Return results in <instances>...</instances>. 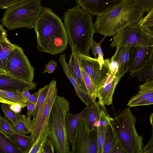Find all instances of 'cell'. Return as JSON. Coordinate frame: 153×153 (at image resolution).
<instances>
[{
    "mask_svg": "<svg viewBox=\"0 0 153 153\" xmlns=\"http://www.w3.org/2000/svg\"><path fill=\"white\" fill-rule=\"evenodd\" d=\"M34 28L39 51L55 55L67 48L68 39L64 24L51 9L42 7Z\"/></svg>",
    "mask_w": 153,
    "mask_h": 153,
    "instance_id": "6da1fadb",
    "label": "cell"
},
{
    "mask_svg": "<svg viewBox=\"0 0 153 153\" xmlns=\"http://www.w3.org/2000/svg\"><path fill=\"white\" fill-rule=\"evenodd\" d=\"M144 13L133 0H122L104 13L97 16L94 33L113 36L127 26L138 23Z\"/></svg>",
    "mask_w": 153,
    "mask_h": 153,
    "instance_id": "7a4b0ae2",
    "label": "cell"
},
{
    "mask_svg": "<svg viewBox=\"0 0 153 153\" xmlns=\"http://www.w3.org/2000/svg\"><path fill=\"white\" fill-rule=\"evenodd\" d=\"M63 23L72 52L87 56L94 33L92 16L77 6L64 14Z\"/></svg>",
    "mask_w": 153,
    "mask_h": 153,
    "instance_id": "3957f363",
    "label": "cell"
},
{
    "mask_svg": "<svg viewBox=\"0 0 153 153\" xmlns=\"http://www.w3.org/2000/svg\"><path fill=\"white\" fill-rule=\"evenodd\" d=\"M69 103L63 97L57 95L52 107L48 126V138L56 153H71L65 124Z\"/></svg>",
    "mask_w": 153,
    "mask_h": 153,
    "instance_id": "277c9868",
    "label": "cell"
},
{
    "mask_svg": "<svg viewBox=\"0 0 153 153\" xmlns=\"http://www.w3.org/2000/svg\"><path fill=\"white\" fill-rule=\"evenodd\" d=\"M110 121L117 141L126 153H140L143 148V137L137 132L136 119L130 108H125Z\"/></svg>",
    "mask_w": 153,
    "mask_h": 153,
    "instance_id": "5b68a950",
    "label": "cell"
},
{
    "mask_svg": "<svg viewBox=\"0 0 153 153\" xmlns=\"http://www.w3.org/2000/svg\"><path fill=\"white\" fill-rule=\"evenodd\" d=\"M41 0H24L6 9L1 20L3 26L9 30L25 27L31 29L42 6Z\"/></svg>",
    "mask_w": 153,
    "mask_h": 153,
    "instance_id": "8992f818",
    "label": "cell"
},
{
    "mask_svg": "<svg viewBox=\"0 0 153 153\" xmlns=\"http://www.w3.org/2000/svg\"><path fill=\"white\" fill-rule=\"evenodd\" d=\"M34 69L23 49L16 45L7 59L4 75L32 82Z\"/></svg>",
    "mask_w": 153,
    "mask_h": 153,
    "instance_id": "52a82bcc",
    "label": "cell"
},
{
    "mask_svg": "<svg viewBox=\"0 0 153 153\" xmlns=\"http://www.w3.org/2000/svg\"><path fill=\"white\" fill-rule=\"evenodd\" d=\"M110 46L113 48L118 45L132 48L153 47V36L141 28L137 23L128 25L113 36Z\"/></svg>",
    "mask_w": 153,
    "mask_h": 153,
    "instance_id": "ba28073f",
    "label": "cell"
},
{
    "mask_svg": "<svg viewBox=\"0 0 153 153\" xmlns=\"http://www.w3.org/2000/svg\"><path fill=\"white\" fill-rule=\"evenodd\" d=\"M110 61L109 59H104L100 69L99 84L97 93V97L99 99L97 101L107 115L109 114L105 105H109L112 103L115 88L120 79L116 76L111 71L109 67Z\"/></svg>",
    "mask_w": 153,
    "mask_h": 153,
    "instance_id": "9c48e42d",
    "label": "cell"
},
{
    "mask_svg": "<svg viewBox=\"0 0 153 153\" xmlns=\"http://www.w3.org/2000/svg\"><path fill=\"white\" fill-rule=\"evenodd\" d=\"M50 84V87L46 97L39 108L36 118L32 120L30 135L33 144L38 140L41 133L48 128L51 111L57 95L56 81L52 80Z\"/></svg>",
    "mask_w": 153,
    "mask_h": 153,
    "instance_id": "30bf717a",
    "label": "cell"
},
{
    "mask_svg": "<svg viewBox=\"0 0 153 153\" xmlns=\"http://www.w3.org/2000/svg\"><path fill=\"white\" fill-rule=\"evenodd\" d=\"M97 128L90 132L85 118L80 120L75 128L71 144V153H97Z\"/></svg>",
    "mask_w": 153,
    "mask_h": 153,
    "instance_id": "8fae6325",
    "label": "cell"
},
{
    "mask_svg": "<svg viewBox=\"0 0 153 153\" xmlns=\"http://www.w3.org/2000/svg\"><path fill=\"white\" fill-rule=\"evenodd\" d=\"M153 58V47L132 48L127 72H133L142 68Z\"/></svg>",
    "mask_w": 153,
    "mask_h": 153,
    "instance_id": "7c38bea8",
    "label": "cell"
},
{
    "mask_svg": "<svg viewBox=\"0 0 153 153\" xmlns=\"http://www.w3.org/2000/svg\"><path fill=\"white\" fill-rule=\"evenodd\" d=\"M120 0H76L77 6L81 7L92 16L100 15L107 12Z\"/></svg>",
    "mask_w": 153,
    "mask_h": 153,
    "instance_id": "4fadbf2b",
    "label": "cell"
},
{
    "mask_svg": "<svg viewBox=\"0 0 153 153\" xmlns=\"http://www.w3.org/2000/svg\"><path fill=\"white\" fill-rule=\"evenodd\" d=\"M76 54L80 67L84 70L91 79L97 94L99 84V75L100 69L97 58H94L79 54Z\"/></svg>",
    "mask_w": 153,
    "mask_h": 153,
    "instance_id": "5bb4252c",
    "label": "cell"
},
{
    "mask_svg": "<svg viewBox=\"0 0 153 153\" xmlns=\"http://www.w3.org/2000/svg\"><path fill=\"white\" fill-rule=\"evenodd\" d=\"M37 84L29 82L7 76L0 75V89L12 91L22 92L26 89H35Z\"/></svg>",
    "mask_w": 153,
    "mask_h": 153,
    "instance_id": "9a60e30c",
    "label": "cell"
},
{
    "mask_svg": "<svg viewBox=\"0 0 153 153\" xmlns=\"http://www.w3.org/2000/svg\"><path fill=\"white\" fill-rule=\"evenodd\" d=\"M116 48L115 53L111 58L118 63V71L115 76L120 79L128 70L132 48L125 45H118Z\"/></svg>",
    "mask_w": 153,
    "mask_h": 153,
    "instance_id": "2e32d148",
    "label": "cell"
},
{
    "mask_svg": "<svg viewBox=\"0 0 153 153\" xmlns=\"http://www.w3.org/2000/svg\"><path fill=\"white\" fill-rule=\"evenodd\" d=\"M91 108V106H87L79 113L73 114L69 111L66 114L65 124L68 140L70 144L72 142L74 137L75 128L79 120L86 117Z\"/></svg>",
    "mask_w": 153,
    "mask_h": 153,
    "instance_id": "e0dca14e",
    "label": "cell"
},
{
    "mask_svg": "<svg viewBox=\"0 0 153 153\" xmlns=\"http://www.w3.org/2000/svg\"><path fill=\"white\" fill-rule=\"evenodd\" d=\"M64 54H61L58 60L63 68V71L68 79L74 86L76 94L80 100L87 106H91L94 102L90 97L88 93L82 90L79 86L76 81L69 73L67 67V63Z\"/></svg>",
    "mask_w": 153,
    "mask_h": 153,
    "instance_id": "ac0fdd59",
    "label": "cell"
},
{
    "mask_svg": "<svg viewBox=\"0 0 153 153\" xmlns=\"http://www.w3.org/2000/svg\"><path fill=\"white\" fill-rule=\"evenodd\" d=\"M70 59L67 63L68 71L76 81L79 87L84 91L88 93L82 78L80 66L76 54L72 52Z\"/></svg>",
    "mask_w": 153,
    "mask_h": 153,
    "instance_id": "d6986e66",
    "label": "cell"
},
{
    "mask_svg": "<svg viewBox=\"0 0 153 153\" xmlns=\"http://www.w3.org/2000/svg\"><path fill=\"white\" fill-rule=\"evenodd\" d=\"M0 102L9 105L19 104L23 108L27 106V101L24 97L22 92L0 89Z\"/></svg>",
    "mask_w": 153,
    "mask_h": 153,
    "instance_id": "ffe728a7",
    "label": "cell"
},
{
    "mask_svg": "<svg viewBox=\"0 0 153 153\" xmlns=\"http://www.w3.org/2000/svg\"><path fill=\"white\" fill-rule=\"evenodd\" d=\"M153 97V80L145 82L139 87L138 91L129 101L127 105L134 107L137 102Z\"/></svg>",
    "mask_w": 153,
    "mask_h": 153,
    "instance_id": "44dd1931",
    "label": "cell"
},
{
    "mask_svg": "<svg viewBox=\"0 0 153 153\" xmlns=\"http://www.w3.org/2000/svg\"><path fill=\"white\" fill-rule=\"evenodd\" d=\"M111 118L101 109L97 127V153H102L106 127Z\"/></svg>",
    "mask_w": 153,
    "mask_h": 153,
    "instance_id": "7402d4cb",
    "label": "cell"
},
{
    "mask_svg": "<svg viewBox=\"0 0 153 153\" xmlns=\"http://www.w3.org/2000/svg\"><path fill=\"white\" fill-rule=\"evenodd\" d=\"M15 45L7 37L0 39V75H5L7 59Z\"/></svg>",
    "mask_w": 153,
    "mask_h": 153,
    "instance_id": "603a6c76",
    "label": "cell"
},
{
    "mask_svg": "<svg viewBox=\"0 0 153 153\" xmlns=\"http://www.w3.org/2000/svg\"><path fill=\"white\" fill-rule=\"evenodd\" d=\"M101 109L98 102H94L91 106V109L85 118L87 128L90 132L97 128Z\"/></svg>",
    "mask_w": 153,
    "mask_h": 153,
    "instance_id": "cb8c5ba5",
    "label": "cell"
},
{
    "mask_svg": "<svg viewBox=\"0 0 153 153\" xmlns=\"http://www.w3.org/2000/svg\"><path fill=\"white\" fill-rule=\"evenodd\" d=\"M9 136L24 153H28L33 145L32 139L30 135L27 136L15 133Z\"/></svg>",
    "mask_w": 153,
    "mask_h": 153,
    "instance_id": "d4e9b609",
    "label": "cell"
},
{
    "mask_svg": "<svg viewBox=\"0 0 153 153\" xmlns=\"http://www.w3.org/2000/svg\"><path fill=\"white\" fill-rule=\"evenodd\" d=\"M117 141L110 120L106 127L102 153H114Z\"/></svg>",
    "mask_w": 153,
    "mask_h": 153,
    "instance_id": "484cf974",
    "label": "cell"
},
{
    "mask_svg": "<svg viewBox=\"0 0 153 153\" xmlns=\"http://www.w3.org/2000/svg\"><path fill=\"white\" fill-rule=\"evenodd\" d=\"M0 153H24L8 135L0 130Z\"/></svg>",
    "mask_w": 153,
    "mask_h": 153,
    "instance_id": "4316f807",
    "label": "cell"
},
{
    "mask_svg": "<svg viewBox=\"0 0 153 153\" xmlns=\"http://www.w3.org/2000/svg\"><path fill=\"white\" fill-rule=\"evenodd\" d=\"M130 75L136 77L140 82L153 80V58L142 68L131 72Z\"/></svg>",
    "mask_w": 153,
    "mask_h": 153,
    "instance_id": "83f0119b",
    "label": "cell"
},
{
    "mask_svg": "<svg viewBox=\"0 0 153 153\" xmlns=\"http://www.w3.org/2000/svg\"><path fill=\"white\" fill-rule=\"evenodd\" d=\"M12 127L13 130L16 133L24 135L30 134L32 120L26 114H21L20 118L16 124H13Z\"/></svg>",
    "mask_w": 153,
    "mask_h": 153,
    "instance_id": "f1b7e54d",
    "label": "cell"
},
{
    "mask_svg": "<svg viewBox=\"0 0 153 153\" xmlns=\"http://www.w3.org/2000/svg\"><path fill=\"white\" fill-rule=\"evenodd\" d=\"M83 80L88 93L94 102L97 97L96 91L94 83L88 75L84 70L80 68Z\"/></svg>",
    "mask_w": 153,
    "mask_h": 153,
    "instance_id": "f546056e",
    "label": "cell"
},
{
    "mask_svg": "<svg viewBox=\"0 0 153 153\" xmlns=\"http://www.w3.org/2000/svg\"><path fill=\"white\" fill-rule=\"evenodd\" d=\"M139 26L149 34L153 36V8L137 23Z\"/></svg>",
    "mask_w": 153,
    "mask_h": 153,
    "instance_id": "4dcf8cb0",
    "label": "cell"
},
{
    "mask_svg": "<svg viewBox=\"0 0 153 153\" xmlns=\"http://www.w3.org/2000/svg\"><path fill=\"white\" fill-rule=\"evenodd\" d=\"M50 87L49 84L45 85L38 90V97L36 103L33 119L36 118L39 108L44 102L48 94Z\"/></svg>",
    "mask_w": 153,
    "mask_h": 153,
    "instance_id": "1f68e13d",
    "label": "cell"
},
{
    "mask_svg": "<svg viewBox=\"0 0 153 153\" xmlns=\"http://www.w3.org/2000/svg\"><path fill=\"white\" fill-rule=\"evenodd\" d=\"M106 37L104 36L99 43L96 42L93 39L90 45V48L91 49L93 54L96 58H97V55H98L97 59L100 65V69L104 62L103 53L101 47V45Z\"/></svg>",
    "mask_w": 153,
    "mask_h": 153,
    "instance_id": "d6a6232c",
    "label": "cell"
},
{
    "mask_svg": "<svg viewBox=\"0 0 153 153\" xmlns=\"http://www.w3.org/2000/svg\"><path fill=\"white\" fill-rule=\"evenodd\" d=\"M48 129L43 131L38 140L33 144V146L28 153H39L43 148L48 137Z\"/></svg>",
    "mask_w": 153,
    "mask_h": 153,
    "instance_id": "836d02e7",
    "label": "cell"
},
{
    "mask_svg": "<svg viewBox=\"0 0 153 153\" xmlns=\"http://www.w3.org/2000/svg\"><path fill=\"white\" fill-rule=\"evenodd\" d=\"M1 107L5 118L11 122L13 125H16L20 118L21 114L16 113L12 111L8 105L2 104Z\"/></svg>",
    "mask_w": 153,
    "mask_h": 153,
    "instance_id": "e575fe53",
    "label": "cell"
},
{
    "mask_svg": "<svg viewBox=\"0 0 153 153\" xmlns=\"http://www.w3.org/2000/svg\"><path fill=\"white\" fill-rule=\"evenodd\" d=\"M13 124L5 118L3 117L0 120V130L8 136L16 133L13 128Z\"/></svg>",
    "mask_w": 153,
    "mask_h": 153,
    "instance_id": "d590c367",
    "label": "cell"
},
{
    "mask_svg": "<svg viewBox=\"0 0 153 153\" xmlns=\"http://www.w3.org/2000/svg\"><path fill=\"white\" fill-rule=\"evenodd\" d=\"M142 8L144 13L153 8V0H133Z\"/></svg>",
    "mask_w": 153,
    "mask_h": 153,
    "instance_id": "8d00e7d4",
    "label": "cell"
},
{
    "mask_svg": "<svg viewBox=\"0 0 153 153\" xmlns=\"http://www.w3.org/2000/svg\"><path fill=\"white\" fill-rule=\"evenodd\" d=\"M24 0H0V9H7Z\"/></svg>",
    "mask_w": 153,
    "mask_h": 153,
    "instance_id": "74e56055",
    "label": "cell"
},
{
    "mask_svg": "<svg viewBox=\"0 0 153 153\" xmlns=\"http://www.w3.org/2000/svg\"><path fill=\"white\" fill-rule=\"evenodd\" d=\"M140 153H153V133L152 131L151 137L147 144L143 148Z\"/></svg>",
    "mask_w": 153,
    "mask_h": 153,
    "instance_id": "f35d334b",
    "label": "cell"
},
{
    "mask_svg": "<svg viewBox=\"0 0 153 153\" xmlns=\"http://www.w3.org/2000/svg\"><path fill=\"white\" fill-rule=\"evenodd\" d=\"M57 66V63L52 59H51L46 64L45 66V70L42 73H47L48 74H52L56 70Z\"/></svg>",
    "mask_w": 153,
    "mask_h": 153,
    "instance_id": "ab89813d",
    "label": "cell"
},
{
    "mask_svg": "<svg viewBox=\"0 0 153 153\" xmlns=\"http://www.w3.org/2000/svg\"><path fill=\"white\" fill-rule=\"evenodd\" d=\"M43 153H56L52 143L48 137L43 148Z\"/></svg>",
    "mask_w": 153,
    "mask_h": 153,
    "instance_id": "60d3db41",
    "label": "cell"
},
{
    "mask_svg": "<svg viewBox=\"0 0 153 153\" xmlns=\"http://www.w3.org/2000/svg\"><path fill=\"white\" fill-rule=\"evenodd\" d=\"M109 67L113 74L115 76L118 71L119 64L116 61L112 58L110 59Z\"/></svg>",
    "mask_w": 153,
    "mask_h": 153,
    "instance_id": "b9f144b4",
    "label": "cell"
},
{
    "mask_svg": "<svg viewBox=\"0 0 153 153\" xmlns=\"http://www.w3.org/2000/svg\"><path fill=\"white\" fill-rule=\"evenodd\" d=\"M36 103L27 101V106L28 109L27 117L30 119L33 115Z\"/></svg>",
    "mask_w": 153,
    "mask_h": 153,
    "instance_id": "7bdbcfd3",
    "label": "cell"
},
{
    "mask_svg": "<svg viewBox=\"0 0 153 153\" xmlns=\"http://www.w3.org/2000/svg\"><path fill=\"white\" fill-rule=\"evenodd\" d=\"M153 104V97L141 101L137 103L134 107L142 105H147Z\"/></svg>",
    "mask_w": 153,
    "mask_h": 153,
    "instance_id": "ee69618b",
    "label": "cell"
},
{
    "mask_svg": "<svg viewBox=\"0 0 153 153\" xmlns=\"http://www.w3.org/2000/svg\"><path fill=\"white\" fill-rule=\"evenodd\" d=\"M10 108L13 111L19 114L22 108V106L19 104H15L9 105Z\"/></svg>",
    "mask_w": 153,
    "mask_h": 153,
    "instance_id": "f6af8a7d",
    "label": "cell"
},
{
    "mask_svg": "<svg viewBox=\"0 0 153 153\" xmlns=\"http://www.w3.org/2000/svg\"><path fill=\"white\" fill-rule=\"evenodd\" d=\"M38 97V92H36L33 94H30L27 101L34 103H36Z\"/></svg>",
    "mask_w": 153,
    "mask_h": 153,
    "instance_id": "bcb514c9",
    "label": "cell"
},
{
    "mask_svg": "<svg viewBox=\"0 0 153 153\" xmlns=\"http://www.w3.org/2000/svg\"><path fill=\"white\" fill-rule=\"evenodd\" d=\"M114 153H126L117 141L115 145Z\"/></svg>",
    "mask_w": 153,
    "mask_h": 153,
    "instance_id": "7dc6e473",
    "label": "cell"
},
{
    "mask_svg": "<svg viewBox=\"0 0 153 153\" xmlns=\"http://www.w3.org/2000/svg\"><path fill=\"white\" fill-rule=\"evenodd\" d=\"M7 31L3 27V26L0 24V39L7 37Z\"/></svg>",
    "mask_w": 153,
    "mask_h": 153,
    "instance_id": "c3c4849f",
    "label": "cell"
},
{
    "mask_svg": "<svg viewBox=\"0 0 153 153\" xmlns=\"http://www.w3.org/2000/svg\"><path fill=\"white\" fill-rule=\"evenodd\" d=\"M29 90L28 89H26L22 92V94L24 97L27 100L30 95Z\"/></svg>",
    "mask_w": 153,
    "mask_h": 153,
    "instance_id": "681fc988",
    "label": "cell"
},
{
    "mask_svg": "<svg viewBox=\"0 0 153 153\" xmlns=\"http://www.w3.org/2000/svg\"><path fill=\"white\" fill-rule=\"evenodd\" d=\"M149 120L150 124L152 126V128L153 127V113H152L150 117Z\"/></svg>",
    "mask_w": 153,
    "mask_h": 153,
    "instance_id": "f907efd6",
    "label": "cell"
},
{
    "mask_svg": "<svg viewBox=\"0 0 153 153\" xmlns=\"http://www.w3.org/2000/svg\"><path fill=\"white\" fill-rule=\"evenodd\" d=\"M43 149L39 153H43Z\"/></svg>",
    "mask_w": 153,
    "mask_h": 153,
    "instance_id": "816d5d0a",
    "label": "cell"
},
{
    "mask_svg": "<svg viewBox=\"0 0 153 153\" xmlns=\"http://www.w3.org/2000/svg\"><path fill=\"white\" fill-rule=\"evenodd\" d=\"M3 117H1V115L0 113V120Z\"/></svg>",
    "mask_w": 153,
    "mask_h": 153,
    "instance_id": "f5cc1de1",
    "label": "cell"
}]
</instances>
